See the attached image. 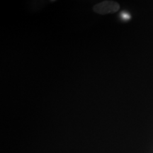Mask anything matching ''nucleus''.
Listing matches in <instances>:
<instances>
[{
	"label": "nucleus",
	"mask_w": 153,
	"mask_h": 153,
	"mask_svg": "<svg viewBox=\"0 0 153 153\" xmlns=\"http://www.w3.org/2000/svg\"><path fill=\"white\" fill-rule=\"evenodd\" d=\"M120 9L119 4L116 1H104L102 2L97 4L94 6L93 10L97 14L101 15H106L109 14H114L116 12Z\"/></svg>",
	"instance_id": "1"
},
{
	"label": "nucleus",
	"mask_w": 153,
	"mask_h": 153,
	"mask_svg": "<svg viewBox=\"0 0 153 153\" xmlns=\"http://www.w3.org/2000/svg\"><path fill=\"white\" fill-rule=\"evenodd\" d=\"M123 18H125L126 19H128L129 18V16L128 14H123Z\"/></svg>",
	"instance_id": "2"
}]
</instances>
